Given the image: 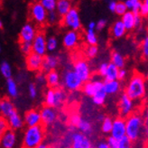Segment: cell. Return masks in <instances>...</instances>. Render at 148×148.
<instances>
[{"label":"cell","mask_w":148,"mask_h":148,"mask_svg":"<svg viewBox=\"0 0 148 148\" xmlns=\"http://www.w3.org/2000/svg\"><path fill=\"white\" fill-rule=\"evenodd\" d=\"M127 124V136L132 142L136 140L143 135L145 128L144 118L139 114H131L125 119Z\"/></svg>","instance_id":"6da1fadb"},{"label":"cell","mask_w":148,"mask_h":148,"mask_svg":"<svg viewBox=\"0 0 148 148\" xmlns=\"http://www.w3.org/2000/svg\"><path fill=\"white\" fill-rule=\"evenodd\" d=\"M44 130L42 125L27 127L23 137V148H37L42 144Z\"/></svg>","instance_id":"7a4b0ae2"},{"label":"cell","mask_w":148,"mask_h":148,"mask_svg":"<svg viewBox=\"0 0 148 148\" xmlns=\"http://www.w3.org/2000/svg\"><path fill=\"white\" fill-rule=\"evenodd\" d=\"M125 93L132 100L142 99L145 94V82L144 77L140 74H135L130 79Z\"/></svg>","instance_id":"3957f363"},{"label":"cell","mask_w":148,"mask_h":148,"mask_svg":"<svg viewBox=\"0 0 148 148\" xmlns=\"http://www.w3.org/2000/svg\"><path fill=\"white\" fill-rule=\"evenodd\" d=\"M62 79H63V84H64L65 88L71 91L78 90L79 88L83 87L82 85L84 82L81 80V79L77 75L73 70L66 71L63 73Z\"/></svg>","instance_id":"277c9868"},{"label":"cell","mask_w":148,"mask_h":148,"mask_svg":"<svg viewBox=\"0 0 148 148\" xmlns=\"http://www.w3.org/2000/svg\"><path fill=\"white\" fill-rule=\"evenodd\" d=\"M62 23L65 26L69 27L72 31H78L81 27V22L79 11L72 7L70 12L62 18Z\"/></svg>","instance_id":"5b68a950"},{"label":"cell","mask_w":148,"mask_h":148,"mask_svg":"<svg viewBox=\"0 0 148 148\" xmlns=\"http://www.w3.org/2000/svg\"><path fill=\"white\" fill-rule=\"evenodd\" d=\"M30 12L32 18L36 22L37 24H43L47 21L48 12L44 8L41 2H34L31 5Z\"/></svg>","instance_id":"8992f818"},{"label":"cell","mask_w":148,"mask_h":148,"mask_svg":"<svg viewBox=\"0 0 148 148\" xmlns=\"http://www.w3.org/2000/svg\"><path fill=\"white\" fill-rule=\"evenodd\" d=\"M73 71L81 79L84 83L88 82L90 78V68L84 60H78L73 64Z\"/></svg>","instance_id":"52a82bcc"},{"label":"cell","mask_w":148,"mask_h":148,"mask_svg":"<svg viewBox=\"0 0 148 148\" xmlns=\"http://www.w3.org/2000/svg\"><path fill=\"white\" fill-rule=\"evenodd\" d=\"M111 136L120 140L127 136V124L122 117H117L113 121V128L111 131Z\"/></svg>","instance_id":"ba28073f"},{"label":"cell","mask_w":148,"mask_h":148,"mask_svg":"<svg viewBox=\"0 0 148 148\" xmlns=\"http://www.w3.org/2000/svg\"><path fill=\"white\" fill-rule=\"evenodd\" d=\"M33 53L39 54L40 56H44L47 51V39L43 34L39 33L36 35L35 39L32 42Z\"/></svg>","instance_id":"9c48e42d"},{"label":"cell","mask_w":148,"mask_h":148,"mask_svg":"<svg viewBox=\"0 0 148 148\" xmlns=\"http://www.w3.org/2000/svg\"><path fill=\"white\" fill-rule=\"evenodd\" d=\"M37 34H38L36 32L35 27L32 24L28 23L21 28L19 38L21 42H33Z\"/></svg>","instance_id":"30bf717a"},{"label":"cell","mask_w":148,"mask_h":148,"mask_svg":"<svg viewBox=\"0 0 148 148\" xmlns=\"http://www.w3.org/2000/svg\"><path fill=\"white\" fill-rule=\"evenodd\" d=\"M118 108H119L120 114L122 116H130L134 108V100H132L127 94L124 93L121 95L119 102H118Z\"/></svg>","instance_id":"8fae6325"},{"label":"cell","mask_w":148,"mask_h":148,"mask_svg":"<svg viewBox=\"0 0 148 148\" xmlns=\"http://www.w3.org/2000/svg\"><path fill=\"white\" fill-rule=\"evenodd\" d=\"M71 147L76 148H95L86 135L82 133H75L72 135V145Z\"/></svg>","instance_id":"7c38bea8"},{"label":"cell","mask_w":148,"mask_h":148,"mask_svg":"<svg viewBox=\"0 0 148 148\" xmlns=\"http://www.w3.org/2000/svg\"><path fill=\"white\" fill-rule=\"evenodd\" d=\"M83 92L88 96V97H93L95 94H97L99 91L104 90V82L101 80H93L88 81L84 83L82 87Z\"/></svg>","instance_id":"4fadbf2b"},{"label":"cell","mask_w":148,"mask_h":148,"mask_svg":"<svg viewBox=\"0 0 148 148\" xmlns=\"http://www.w3.org/2000/svg\"><path fill=\"white\" fill-rule=\"evenodd\" d=\"M25 63L29 71H37L40 69H42V63H43V57L40 56L39 54H36L32 53L26 57Z\"/></svg>","instance_id":"5bb4252c"},{"label":"cell","mask_w":148,"mask_h":148,"mask_svg":"<svg viewBox=\"0 0 148 148\" xmlns=\"http://www.w3.org/2000/svg\"><path fill=\"white\" fill-rule=\"evenodd\" d=\"M24 121H25V124L27 125V127L40 125L42 123V117H41L40 111H37L35 109L28 110L24 116Z\"/></svg>","instance_id":"9a60e30c"},{"label":"cell","mask_w":148,"mask_h":148,"mask_svg":"<svg viewBox=\"0 0 148 148\" xmlns=\"http://www.w3.org/2000/svg\"><path fill=\"white\" fill-rule=\"evenodd\" d=\"M41 117H42V123L44 125H49L55 122L57 119V112L54 108H51L44 106L41 110Z\"/></svg>","instance_id":"2e32d148"},{"label":"cell","mask_w":148,"mask_h":148,"mask_svg":"<svg viewBox=\"0 0 148 148\" xmlns=\"http://www.w3.org/2000/svg\"><path fill=\"white\" fill-rule=\"evenodd\" d=\"M17 137L14 130L8 129L1 134V146L2 148H14L16 145Z\"/></svg>","instance_id":"e0dca14e"},{"label":"cell","mask_w":148,"mask_h":148,"mask_svg":"<svg viewBox=\"0 0 148 148\" xmlns=\"http://www.w3.org/2000/svg\"><path fill=\"white\" fill-rule=\"evenodd\" d=\"M78 42H79V34L78 32L72 30H70L66 33L62 39L63 45L66 48H70V49L75 47Z\"/></svg>","instance_id":"ac0fdd59"},{"label":"cell","mask_w":148,"mask_h":148,"mask_svg":"<svg viewBox=\"0 0 148 148\" xmlns=\"http://www.w3.org/2000/svg\"><path fill=\"white\" fill-rule=\"evenodd\" d=\"M14 111V107L12 101L8 99H2L0 101V113H1L3 117L8 118Z\"/></svg>","instance_id":"d6986e66"},{"label":"cell","mask_w":148,"mask_h":148,"mask_svg":"<svg viewBox=\"0 0 148 148\" xmlns=\"http://www.w3.org/2000/svg\"><path fill=\"white\" fill-rule=\"evenodd\" d=\"M7 121H8V125L12 130H17L20 129L24 127V118H22L19 113H17V111H14V112L7 118Z\"/></svg>","instance_id":"ffe728a7"},{"label":"cell","mask_w":148,"mask_h":148,"mask_svg":"<svg viewBox=\"0 0 148 148\" xmlns=\"http://www.w3.org/2000/svg\"><path fill=\"white\" fill-rule=\"evenodd\" d=\"M59 61L58 58L53 55H47L43 57V63H42V70L46 71L47 73L54 71L55 68L58 66Z\"/></svg>","instance_id":"44dd1931"},{"label":"cell","mask_w":148,"mask_h":148,"mask_svg":"<svg viewBox=\"0 0 148 148\" xmlns=\"http://www.w3.org/2000/svg\"><path fill=\"white\" fill-rule=\"evenodd\" d=\"M127 31V28L125 27L121 20H117L116 22H115L112 27H111V34L115 38H121L122 36L125 35Z\"/></svg>","instance_id":"7402d4cb"},{"label":"cell","mask_w":148,"mask_h":148,"mask_svg":"<svg viewBox=\"0 0 148 148\" xmlns=\"http://www.w3.org/2000/svg\"><path fill=\"white\" fill-rule=\"evenodd\" d=\"M121 21L123 22L127 30H131L136 27V14L131 11H127L124 16H122Z\"/></svg>","instance_id":"603a6c76"},{"label":"cell","mask_w":148,"mask_h":148,"mask_svg":"<svg viewBox=\"0 0 148 148\" xmlns=\"http://www.w3.org/2000/svg\"><path fill=\"white\" fill-rule=\"evenodd\" d=\"M72 8L71 2L68 0H59L57 1V6H56V12L58 14L62 16H65L70 10Z\"/></svg>","instance_id":"cb8c5ba5"},{"label":"cell","mask_w":148,"mask_h":148,"mask_svg":"<svg viewBox=\"0 0 148 148\" xmlns=\"http://www.w3.org/2000/svg\"><path fill=\"white\" fill-rule=\"evenodd\" d=\"M46 81L51 88H57L60 84V75L56 71H51L46 74Z\"/></svg>","instance_id":"d4e9b609"},{"label":"cell","mask_w":148,"mask_h":148,"mask_svg":"<svg viewBox=\"0 0 148 148\" xmlns=\"http://www.w3.org/2000/svg\"><path fill=\"white\" fill-rule=\"evenodd\" d=\"M104 90L107 94H116L120 90V82L118 81V79L112 81H105Z\"/></svg>","instance_id":"484cf974"},{"label":"cell","mask_w":148,"mask_h":148,"mask_svg":"<svg viewBox=\"0 0 148 148\" xmlns=\"http://www.w3.org/2000/svg\"><path fill=\"white\" fill-rule=\"evenodd\" d=\"M118 69L116 65H114L112 62L108 63V72L105 77V81H112V80H117L118 79Z\"/></svg>","instance_id":"4316f807"},{"label":"cell","mask_w":148,"mask_h":148,"mask_svg":"<svg viewBox=\"0 0 148 148\" xmlns=\"http://www.w3.org/2000/svg\"><path fill=\"white\" fill-rule=\"evenodd\" d=\"M6 91L11 98H16L18 95V87L16 80L13 79H6Z\"/></svg>","instance_id":"83f0119b"},{"label":"cell","mask_w":148,"mask_h":148,"mask_svg":"<svg viewBox=\"0 0 148 148\" xmlns=\"http://www.w3.org/2000/svg\"><path fill=\"white\" fill-rule=\"evenodd\" d=\"M125 4L127 7V10L133 12L135 14H138L140 13L143 3L138 1V0H127L125 1Z\"/></svg>","instance_id":"f1b7e54d"},{"label":"cell","mask_w":148,"mask_h":148,"mask_svg":"<svg viewBox=\"0 0 148 148\" xmlns=\"http://www.w3.org/2000/svg\"><path fill=\"white\" fill-rule=\"evenodd\" d=\"M111 62L114 65H116L118 69H123L125 66V58L123 55L117 51H114V53L111 54Z\"/></svg>","instance_id":"f546056e"},{"label":"cell","mask_w":148,"mask_h":148,"mask_svg":"<svg viewBox=\"0 0 148 148\" xmlns=\"http://www.w3.org/2000/svg\"><path fill=\"white\" fill-rule=\"evenodd\" d=\"M55 90V106L54 108L61 107L66 99V94L63 90L60 88H54Z\"/></svg>","instance_id":"4dcf8cb0"},{"label":"cell","mask_w":148,"mask_h":148,"mask_svg":"<svg viewBox=\"0 0 148 148\" xmlns=\"http://www.w3.org/2000/svg\"><path fill=\"white\" fill-rule=\"evenodd\" d=\"M45 106L54 108L55 106V90L54 88H50L45 93Z\"/></svg>","instance_id":"1f68e13d"},{"label":"cell","mask_w":148,"mask_h":148,"mask_svg":"<svg viewBox=\"0 0 148 148\" xmlns=\"http://www.w3.org/2000/svg\"><path fill=\"white\" fill-rule=\"evenodd\" d=\"M0 72L3 75L4 78H5L6 79H12V68L11 65L7 62H3L0 65Z\"/></svg>","instance_id":"d6a6232c"},{"label":"cell","mask_w":148,"mask_h":148,"mask_svg":"<svg viewBox=\"0 0 148 148\" xmlns=\"http://www.w3.org/2000/svg\"><path fill=\"white\" fill-rule=\"evenodd\" d=\"M107 93L105 91V90L99 91L97 94H95L92 97V100L94 102V104L98 105V106H102L105 103L106 99H107Z\"/></svg>","instance_id":"836d02e7"},{"label":"cell","mask_w":148,"mask_h":148,"mask_svg":"<svg viewBox=\"0 0 148 148\" xmlns=\"http://www.w3.org/2000/svg\"><path fill=\"white\" fill-rule=\"evenodd\" d=\"M113 121L110 117H105V119L102 121L101 130L104 134H111V131L113 128Z\"/></svg>","instance_id":"e575fe53"},{"label":"cell","mask_w":148,"mask_h":148,"mask_svg":"<svg viewBox=\"0 0 148 148\" xmlns=\"http://www.w3.org/2000/svg\"><path fill=\"white\" fill-rule=\"evenodd\" d=\"M85 39L90 45H97L98 37H97V34H96L94 30H90V29H88L86 32V34H85Z\"/></svg>","instance_id":"d590c367"},{"label":"cell","mask_w":148,"mask_h":148,"mask_svg":"<svg viewBox=\"0 0 148 148\" xmlns=\"http://www.w3.org/2000/svg\"><path fill=\"white\" fill-rule=\"evenodd\" d=\"M78 128L84 135L85 134H90V133L92 131L91 124L90 122H88L87 120H84V119H82L80 121V123L78 125Z\"/></svg>","instance_id":"8d00e7d4"},{"label":"cell","mask_w":148,"mask_h":148,"mask_svg":"<svg viewBox=\"0 0 148 148\" xmlns=\"http://www.w3.org/2000/svg\"><path fill=\"white\" fill-rule=\"evenodd\" d=\"M41 3L47 12L56 11L57 1H55V0H42Z\"/></svg>","instance_id":"74e56055"},{"label":"cell","mask_w":148,"mask_h":148,"mask_svg":"<svg viewBox=\"0 0 148 148\" xmlns=\"http://www.w3.org/2000/svg\"><path fill=\"white\" fill-rule=\"evenodd\" d=\"M20 50L24 54L27 56L33 53V44L32 42H21L20 43Z\"/></svg>","instance_id":"f35d334b"},{"label":"cell","mask_w":148,"mask_h":148,"mask_svg":"<svg viewBox=\"0 0 148 148\" xmlns=\"http://www.w3.org/2000/svg\"><path fill=\"white\" fill-rule=\"evenodd\" d=\"M58 47V41L55 37L51 36L47 38V51H53Z\"/></svg>","instance_id":"ab89813d"},{"label":"cell","mask_w":148,"mask_h":148,"mask_svg":"<svg viewBox=\"0 0 148 148\" xmlns=\"http://www.w3.org/2000/svg\"><path fill=\"white\" fill-rule=\"evenodd\" d=\"M128 10H127V7L125 5V2H117V5H116V14H118V16H124V14L127 13Z\"/></svg>","instance_id":"60d3db41"},{"label":"cell","mask_w":148,"mask_h":148,"mask_svg":"<svg viewBox=\"0 0 148 148\" xmlns=\"http://www.w3.org/2000/svg\"><path fill=\"white\" fill-rule=\"evenodd\" d=\"M99 53V48L97 45H90L86 50V55L90 58H93Z\"/></svg>","instance_id":"b9f144b4"},{"label":"cell","mask_w":148,"mask_h":148,"mask_svg":"<svg viewBox=\"0 0 148 148\" xmlns=\"http://www.w3.org/2000/svg\"><path fill=\"white\" fill-rule=\"evenodd\" d=\"M118 141H119L118 148H131L132 147V141L127 136H125L122 139L118 140Z\"/></svg>","instance_id":"7bdbcfd3"},{"label":"cell","mask_w":148,"mask_h":148,"mask_svg":"<svg viewBox=\"0 0 148 148\" xmlns=\"http://www.w3.org/2000/svg\"><path fill=\"white\" fill-rule=\"evenodd\" d=\"M81 120H82V118H81L80 116L78 115V114H73L70 117V123H71V125H73V127H78V125H79V124L80 123Z\"/></svg>","instance_id":"ee69618b"},{"label":"cell","mask_w":148,"mask_h":148,"mask_svg":"<svg viewBox=\"0 0 148 148\" xmlns=\"http://www.w3.org/2000/svg\"><path fill=\"white\" fill-rule=\"evenodd\" d=\"M28 93H29V96H30V98L32 99H35L36 96H37V88L35 86V84L34 83H30L28 86Z\"/></svg>","instance_id":"f6af8a7d"},{"label":"cell","mask_w":148,"mask_h":148,"mask_svg":"<svg viewBox=\"0 0 148 148\" xmlns=\"http://www.w3.org/2000/svg\"><path fill=\"white\" fill-rule=\"evenodd\" d=\"M8 121H7L5 117H1L0 118V132H1V134H3V133H5V131L8 130Z\"/></svg>","instance_id":"bcb514c9"},{"label":"cell","mask_w":148,"mask_h":148,"mask_svg":"<svg viewBox=\"0 0 148 148\" xmlns=\"http://www.w3.org/2000/svg\"><path fill=\"white\" fill-rule=\"evenodd\" d=\"M107 143L109 145L110 148H118V145H119V141L117 139L112 137V136H109L107 140Z\"/></svg>","instance_id":"7dc6e473"},{"label":"cell","mask_w":148,"mask_h":148,"mask_svg":"<svg viewBox=\"0 0 148 148\" xmlns=\"http://www.w3.org/2000/svg\"><path fill=\"white\" fill-rule=\"evenodd\" d=\"M108 63H106V62H103L99 65V75L102 76V77H106V74L108 72Z\"/></svg>","instance_id":"c3c4849f"},{"label":"cell","mask_w":148,"mask_h":148,"mask_svg":"<svg viewBox=\"0 0 148 148\" xmlns=\"http://www.w3.org/2000/svg\"><path fill=\"white\" fill-rule=\"evenodd\" d=\"M58 18V14L56 11H51V12H48V16H47V21L50 24H54L57 21Z\"/></svg>","instance_id":"681fc988"},{"label":"cell","mask_w":148,"mask_h":148,"mask_svg":"<svg viewBox=\"0 0 148 148\" xmlns=\"http://www.w3.org/2000/svg\"><path fill=\"white\" fill-rule=\"evenodd\" d=\"M142 53L145 58H148V36H146L142 42Z\"/></svg>","instance_id":"f907efd6"},{"label":"cell","mask_w":148,"mask_h":148,"mask_svg":"<svg viewBox=\"0 0 148 148\" xmlns=\"http://www.w3.org/2000/svg\"><path fill=\"white\" fill-rule=\"evenodd\" d=\"M36 82L38 84H43V83H47L46 81V76H43L42 74H38L36 76Z\"/></svg>","instance_id":"816d5d0a"},{"label":"cell","mask_w":148,"mask_h":148,"mask_svg":"<svg viewBox=\"0 0 148 148\" xmlns=\"http://www.w3.org/2000/svg\"><path fill=\"white\" fill-rule=\"evenodd\" d=\"M107 25V21L105 19H99L97 22V29L98 30H102Z\"/></svg>","instance_id":"f5cc1de1"},{"label":"cell","mask_w":148,"mask_h":148,"mask_svg":"<svg viewBox=\"0 0 148 148\" xmlns=\"http://www.w3.org/2000/svg\"><path fill=\"white\" fill-rule=\"evenodd\" d=\"M127 74V71L125 69H120L118 71V79H124Z\"/></svg>","instance_id":"db71d44e"},{"label":"cell","mask_w":148,"mask_h":148,"mask_svg":"<svg viewBox=\"0 0 148 148\" xmlns=\"http://www.w3.org/2000/svg\"><path fill=\"white\" fill-rule=\"evenodd\" d=\"M116 5H117V2L116 1H110L108 3V9L111 11V12H116Z\"/></svg>","instance_id":"11a10c76"},{"label":"cell","mask_w":148,"mask_h":148,"mask_svg":"<svg viewBox=\"0 0 148 148\" xmlns=\"http://www.w3.org/2000/svg\"><path fill=\"white\" fill-rule=\"evenodd\" d=\"M140 16H145L148 14V9L146 8V6L143 4L142 5V7H141V9H140Z\"/></svg>","instance_id":"9f6ffc18"},{"label":"cell","mask_w":148,"mask_h":148,"mask_svg":"<svg viewBox=\"0 0 148 148\" xmlns=\"http://www.w3.org/2000/svg\"><path fill=\"white\" fill-rule=\"evenodd\" d=\"M95 148H110L109 145H108L107 142H104V141H102V142H99L97 144V145L95 146Z\"/></svg>","instance_id":"6f0895ef"},{"label":"cell","mask_w":148,"mask_h":148,"mask_svg":"<svg viewBox=\"0 0 148 148\" xmlns=\"http://www.w3.org/2000/svg\"><path fill=\"white\" fill-rule=\"evenodd\" d=\"M95 28H97V23H95L94 21H90L88 25V29H90V30H95Z\"/></svg>","instance_id":"680465c9"},{"label":"cell","mask_w":148,"mask_h":148,"mask_svg":"<svg viewBox=\"0 0 148 148\" xmlns=\"http://www.w3.org/2000/svg\"><path fill=\"white\" fill-rule=\"evenodd\" d=\"M141 22H142V17L140 16V14H136V26H139L141 25Z\"/></svg>","instance_id":"91938a15"},{"label":"cell","mask_w":148,"mask_h":148,"mask_svg":"<svg viewBox=\"0 0 148 148\" xmlns=\"http://www.w3.org/2000/svg\"><path fill=\"white\" fill-rule=\"evenodd\" d=\"M143 136L146 140H148V127H145V128H144V131H143Z\"/></svg>","instance_id":"94428289"},{"label":"cell","mask_w":148,"mask_h":148,"mask_svg":"<svg viewBox=\"0 0 148 148\" xmlns=\"http://www.w3.org/2000/svg\"><path fill=\"white\" fill-rule=\"evenodd\" d=\"M145 127H148V107L146 108V110H145Z\"/></svg>","instance_id":"6125c7cd"},{"label":"cell","mask_w":148,"mask_h":148,"mask_svg":"<svg viewBox=\"0 0 148 148\" xmlns=\"http://www.w3.org/2000/svg\"><path fill=\"white\" fill-rule=\"evenodd\" d=\"M37 148H49V147H48L45 144H42V145H40Z\"/></svg>","instance_id":"be15d7a7"},{"label":"cell","mask_w":148,"mask_h":148,"mask_svg":"<svg viewBox=\"0 0 148 148\" xmlns=\"http://www.w3.org/2000/svg\"><path fill=\"white\" fill-rule=\"evenodd\" d=\"M143 4H144V5H145V6H146V8L148 9V0H145V2H144Z\"/></svg>","instance_id":"e7e4bbea"},{"label":"cell","mask_w":148,"mask_h":148,"mask_svg":"<svg viewBox=\"0 0 148 148\" xmlns=\"http://www.w3.org/2000/svg\"><path fill=\"white\" fill-rule=\"evenodd\" d=\"M147 79H148V73H147Z\"/></svg>","instance_id":"03108f58"},{"label":"cell","mask_w":148,"mask_h":148,"mask_svg":"<svg viewBox=\"0 0 148 148\" xmlns=\"http://www.w3.org/2000/svg\"><path fill=\"white\" fill-rule=\"evenodd\" d=\"M71 148H76V147H71Z\"/></svg>","instance_id":"003e7915"}]
</instances>
